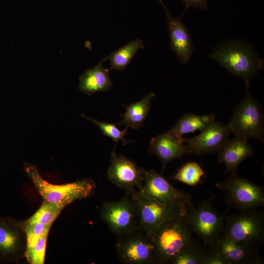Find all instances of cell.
<instances>
[{
  "label": "cell",
  "instance_id": "obj_12",
  "mask_svg": "<svg viewBox=\"0 0 264 264\" xmlns=\"http://www.w3.org/2000/svg\"><path fill=\"white\" fill-rule=\"evenodd\" d=\"M115 147L110 155V163L108 168V179L126 194L132 195L141 189L144 177L141 171L133 161L122 155H118Z\"/></svg>",
  "mask_w": 264,
  "mask_h": 264
},
{
  "label": "cell",
  "instance_id": "obj_27",
  "mask_svg": "<svg viewBox=\"0 0 264 264\" xmlns=\"http://www.w3.org/2000/svg\"><path fill=\"white\" fill-rule=\"evenodd\" d=\"M82 116L96 125L105 135L110 137L117 143L120 140L122 141L123 145L128 143V141L124 138V137L128 134L127 127L125 130L120 131L114 124L101 122L84 114H82Z\"/></svg>",
  "mask_w": 264,
  "mask_h": 264
},
{
  "label": "cell",
  "instance_id": "obj_3",
  "mask_svg": "<svg viewBox=\"0 0 264 264\" xmlns=\"http://www.w3.org/2000/svg\"><path fill=\"white\" fill-rule=\"evenodd\" d=\"M152 239L158 264H170L194 240L184 216L163 222L154 232Z\"/></svg>",
  "mask_w": 264,
  "mask_h": 264
},
{
  "label": "cell",
  "instance_id": "obj_11",
  "mask_svg": "<svg viewBox=\"0 0 264 264\" xmlns=\"http://www.w3.org/2000/svg\"><path fill=\"white\" fill-rule=\"evenodd\" d=\"M116 251L120 260L127 264L157 263L151 237L139 229L117 237Z\"/></svg>",
  "mask_w": 264,
  "mask_h": 264
},
{
  "label": "cell",
  "instance_id": "obj_8",
  "mask_svg": "<svg viewBox=\"0 0 264 264\" xmlns=\"http://www.w3.org/2000/svg\"><path fill=\"white\" fill-rule=\"evenodd\" d=\"M100 216L117 237L140 229L135 203L131 195L126 194L117 201L104 202Z\"/></svg>",
  "mask_w": 264,
  "mask_h": 264
},
{
  "label": "cell",
  "instance_id": "obj_22",
  "mask_svg": "<svg viewBox=\"0 0 264 264\" xmlns=\"http://www.w3.org/2000/svg\"><path fill=\"white\" fill-rule=\"evenodd\" d=\"M144 48L143 41L137 38L111 52L105 58L110 62L109 70L123 71L138 50Z\"/></svg>",
  "mask_w": 264,
  "mask_h": 264
},
{
  "label": "cell",
  "instance_id": "obj_20",
  "mask_svg": "<svg viewBox=\"0 0 264 264\" xmlns=\"http://www.w3.org/2000/svg\"><path fill=\"white\" fill-rule=\"evenodd\" d=\"M215 121L214 115L212 114L199 115L185 113L174 127L166 132L172 136L180 138L184 134L205 129Z\"/></svg>",
  "mask_w": 264,
  "mask_h": 264
},
{
  "label": "cell",
  "instance_id": "obj_9",
  "mask_svg": "<svg viewBox=\"0 0 264 264\" xmlns=\"http://www.w3.org/2000/svg\"><path fill=\"white\" fill-rule=\"evenodd\" d=\"M135 203L140 228L152 238L166 220L184 216L188 209L158 202L136 191L131 195Z\"/></svg>",
  "mask_w": 264,
  "mask_h": 264
},
{
  "label": "cell",
  "instance_id": "obj_15",
  "mask_svg": "<svg viewBox=\"0 0 264 264\" xmlns=\"http://www.w3.org/2000/svg\"><path fill=\"white\" fill-rule=\"evenodd\" d=\"M257 247L241 243L222 234L209 248L220 254L229 264H258L263 261Z\"/></svg>",
  "mask_w": 264,
  "mask_h": 264
},
{
  "label": "cell",
  "instance_id": "obj_6",
  "mask_svg": "<svg viewBox=\"0 0 264 264\" xmlns=\"http://www.w3.org/2000/svg\"><path fill=\"white\" fill-rule=\"evenodd\" d=\"M245 98L235 108L228 125L235 136L248 140L255 138L264 142V115L258 102L252 96L247 87Z\"/></svg>",
  "mask_w": 264,
  "mask_h": 264
},
{
  "label": "cell",
  "instance_id": "obj_7",
  "mask_svg": "<svg viewBox=\"0 0 264 264\" xmlns=\"http://www.w3.org/2000/svg\"><path fill=\"white\" fill-rule=\"evenodd\" d=\"M216 186L230 205L240 212L258 209L264 205L263 188L237 174H230Z\"/></svg>",
  "mask_w": 264,
  "mask_h": 264
},
{
  "label": "cell",
  "instance_id": "obj_26",
  "mask_svg": "<svg viewBox=\"0 0 264 264\" xmlns=\"http://www.w3.org/2000/svg\"><path fill=\"white\" fill-rule=\"evenodd\" d=\"M48 233L41 236L32 245L26 247L24 257L31 264H43L45 262V250Z\"/></svg>",
  "mask_w": 264,
  "mask_h": 264
},
{
  "label": "cell",
  "instance_id": "obj_24",
  "mask_svg": "<svg viewBox=\"0 0 264 264\" xmlns=\"http://www.w3.org/2000/svg\"><path fill=\"white\" fill-rule=\"evenodd\" d=\"M205 174L201 166L196 162H190L183 165L173 176V179L191 186L196 185Z\"/></svg>",
  "mask_w": 264,
  "mask_h": 264
},
{
  "label": "cell",
  "instance_id": "obj_13",
  "mask_svg": "<svg viewBox=\"0 0 264 264\" xmlns=\"http://www.w3.org/2000/svg\"><path fill=\"white\" fill-rule=\"evenodd\" d=\"M26 247L23 221L0 218V260L18 261L24 257Z\"/></svg>",
  "mask_w": 264,
  "mask_h": 264
},
{
  "label": "cell",
  "instance_id": "obj_25",
  "mask_svg": "<svg viewBox=\"0 0 264 264\" xmlns=\"http://www.w3.org/2000/svg\"><path fill=\"white\" fill-rule=\"evenodd\" d=\"M205 250L195 240L171 262L173 264H201Z\"/></svg>",
  "mask_w": 264,
  "mask_h": 264
},
{
  "label": "cell",
  "instance_id": "obj_5",
  "mask_svg": "<svg viewBox=\"0 0 264 264\" xmlns=\"http://www.w3.org/2000/svg\"><path fill=\"white\" fill-rule=\"evenodd\" d=\"M184 218L192 233L196 234L209 248L223 234L224 218L207 201H203L197 206L192 204Z\"/></svg>",
  "mask_w": 264,
  "mask_h": 264
},
{
  "label": "cell",
  "instance_id": "obj_2",
  "mask_svg": "<svg viewBox=\"0 0 264 264\" xmlns=\"http://www.w3.org/2000/svg\"><path fill=\"white\" fill-rule=\"evenodd\" d=\"M25 172L43 200L64 207L77 200L91 195L96 185L91 179L86 178L64 184H54L46 181L32 164H24Z\"/></svg>",
  "mask_w": 264,
  "mask_h": 264
},
{
  "label": "cell",
  "instance_id": "obj_29",
  "mask_svg": "<svg viewBox=\"0 0 264 264\" xmlns=\"http://www.w3.org/2000/svg\"><path fill=\"white\" fill-rule=\"evenodd\" d=\"M201 264H229L228 261L218 253L209 249L205 250Z\"/></svg>",
  "mask_w": 264,
  "mask_h": 264
},
{
  "label": "cell",
  "instance_id": "obj_30",
  "mask_svg": "<svg viewBox=\"0 0 264 264\" xmlns=\"http://www.w3.org/2000/svg\"><path fill=\"white\" fill-rule=\"evenodd\" d=\"M208 0H182L186 5L185 11L189 7H193L195 8H198L200 9L207 10V1Z\"/></svg>",
  "mask_w": 264,
  "mask_h": 264
},
{
  "label": "cell",
  "instance_id": "obj_28",
  "mask_svg": "<svg viewBox=\"0 0 264 264\" xmlns=\"http://www.w3.org/2000/svg\"><path fill=\"white\" fill-rule=\"evenodd\" d=\"M26 239V247L32 245L41 236L49 233L51 227L44 224L36 222L29 223L23 221Z\"/></svg>",
  "mask_w": 264,
  "mask_h": 264
},
{
  "label": "cell",
  "instance_id": "obj_10",
  "mask_svg": "<svg viewBox=\"0 0 264 264\" xmlns=\"http://www.w3.org/2000/svg\"><path fill=\"white\" fill-rule=\"evenodd\" d=\"M144 180L139 192L158 202L188 209L193 204L191 196L173 186L163 175L154 170L141 168Z\"/></svg>",
  "mask_w": 264,
  "mask_h": 264
},
{
  "label": "cell",
  "instance_id": "obj_1",
  "mask_svg": "<svg viewBox=\"0 0 264 264\" xmlns=\"http://www.w3.org/2000/svg\"><path fill=\"white\" fill-rule=\"evenodd\" d=\"M231 74L243 80L247 87L259 71L264 61L250 46L242 41H232L218 45L208 55Z\"/></svg>",
  "mask_w": 264,
  "mask_h": 264
},
{
  "label": "cell",
  "instance_id": "obj_4",
  "mask_svg": "<svg viewBox=\"0 0 264 264\" xmlns=\"http://www.w3.org/2000/svg\"><path fill=\"white\" fill-rule=\"evenodd\" d=\"M223 234L238 242L257 247L264 239L263 211L258 208L224 218Z\"/></svg>",
  "mask_w": 264,
  "mask_h": 264
},
{
  "label": "cell",
  "instance_id": "obj_14",
  "mask_svg": "<svg viewBox=\"0 0 264 264\" xmlns=\"http://www.w3.org/2000/svg\"><path fill=\"white\" fill-rule=\"evenodd\" d=\"M231 133L228 125L215 121L201 132L191 138H184L187 154L197 156L218 152Z\"/></svg>",
  "mask_w": 264,
  "mask_h": 264
},
{
  "label": "cell",
  "instance_id": "obj_17",
  "mask_svg": "<svg viewBox=\"0 0 264 264\" xmlns=\"http://www.w3.org/2000/svg\"><path fill=\"white\" fill-rule=\"evenodd\" d=\"M218 152V162L224 163L226 167L225 174H235L239 165L251 156L254 150L247 139L235 136L228 139Z\"/></svg>",
  "mask_w": 264,
  "mask_h": 264
},
{
  "label": "cell",
  "instance_id": "obj_16",
  "mask_svg": "<svg viewBox=\"0 0 264 264\" xmlns=\"http://www.w3.org/2000/svg\"><path fill=\"white\" fill-rule=\"evenodd\" d=\"M166 12L171 48L183 65L188 62L194 50L189 32L181 21L182 16L174 18L161 0H159Z\"/></svg>",
  "mask_w": 264,
  "mask_h": 264
},
{
  "label": "cell",
  "instance_id": "obj_19",
  "mask_svg": "<svg viewBox=\"0 0 264 264\" xmlns=\"http://www.w3.org/2000/svg\"><path fill=\"white\" fill-rule=\"evenodd\" d=\"M105 58L92 68L86 70L79 78V88L84 94L91 95L99 91L110 90L113 88L109 74V69L104 68L102 63Z\"/></svg>",
  "mask_w": 264,
  "mask_h": 264
},
{
  "label": "cell",
  "instance_id": "obj_21",
  "mask_svg": "<svg viewBox=\"0 0 264 264\" xmlns=\"http://www.w3.org/2000/svg\"><path fill=\"white\" fill-rule=\"evenodd\" d=\"M154 97L155 94L151 92L141 100L125 106L126 111L122 115L123 118L118 125H125L132 129H137L142 126L150 110L151 103Z\"/></svg>",
  "mask_w": 264,
  "mask_h": 264
},
{
  "label": "cell",
  "instance_id": "obj_18",
  "mask_svg": "<svg viewBox=\"0 0 264 264\" xmlns=\"http://www.w3.org/2000/svg\"><path fill=\"white\" fill-rule=\"evenodd\" d=\"M148 152L161 160L162 172L168 163L187 154L183 138H176L166 132L151 139Z\"/></svg>",
  "mask_w": 264,
  "mask_h": 264
},
{
  "label": "cell",
  "instance_id": "obj_23",
  "mask_svg": "<svg viewBox=\"0 0 264 264\" xmlns=\"http://www.w3.org/2000/svg\"><path fill=\"white\" fill-rule=\"evenodd\" d=\"M65 208L63 205L43 200L38 209L25 221L29 223L39 222L51 227Z\"/></svg>",
  "mask_w": 264,
  "mask_h": 264
}]
</instances>
